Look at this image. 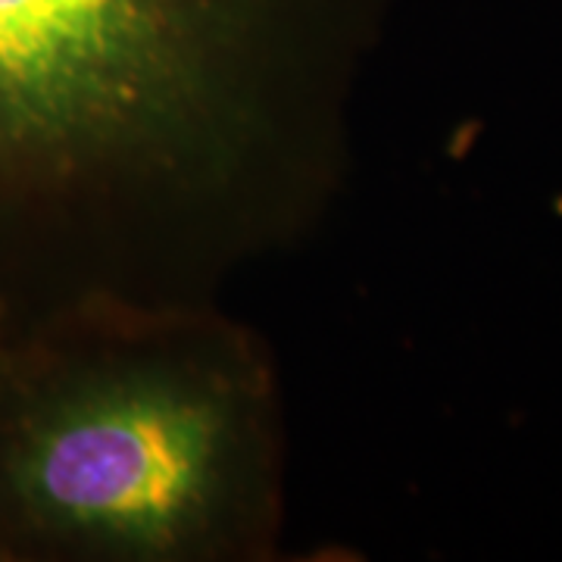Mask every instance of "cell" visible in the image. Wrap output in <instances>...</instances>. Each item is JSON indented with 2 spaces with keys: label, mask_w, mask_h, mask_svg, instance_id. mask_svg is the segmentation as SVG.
Returning <instances> with one entry per match:
<instances>
[{
  "label": "cell",
  "mask_w": 562,
  "mask_h": 562,
  "mask_svg": "<svg viewBox=\"0 0 562 562\" xmlns=\"http://www.w3.org/2000/svg\"><path fill=\"white\" fill-rule=\"evenodd\" d=\"M372 0H0V335L220 303L328 206Z\"/></svg>",
  "instance_id": "obj_1"
},
{
  "label": "cell",
  "mask_w": 562,
  "mask_h": 562,
  "mask_svg": "<svg viewBox=\"0 0 562 562\" xmlns=\"http://www.w3.org/2000/svg\"><path fill=\"white\" fill-rule=\"evenodd\" d=\"M281 519L279 379L220 303L0 335V562H250Z\"/></svg>",
  "instance_id": "obj_2"
}]
</instances>
